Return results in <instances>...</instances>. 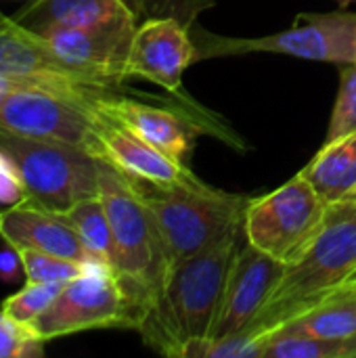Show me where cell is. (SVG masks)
I'll use <instances>...</instances> for the list:
<instances>
[{
	"label": "cell",
	"mask_w": 356,
	"mask_h": 358,
	"mask_svg": "<svg viewBox=\"0 0 356 358\" xmlns=\"http://www.w3.org/2000/svg\"><path fill=\"white\" fill-rule=\"evenodd\" d=\"M241 233L168 268L162 289L136 327L151 348L166 357H199L201 346L212 340Z\"/></svg>",
	"instance_id": "6da1fadb"
},
{
	"label": "cell",
	"mask_w": 356,
	"mask_h": 358,
	"mask_svg": "<svg viewBox=\"0 0 356 358\" xmlns=\"http://www.w3.org/2000/svg\"><path fill=\"white\" fill-rule=\"evenodd\" d=\"M355 273L356 201H338L329 206L325 222L308 250L285 268L250 329L271 338L292 317L346 285Z\"/></svg>",
	"instance_id": "7a4b0ae2"
},
{
	"label": "cell",
	"mask_w": 356,
	"mask_h": 358,
	"mask_svg": "<svg viewBox=\"0 0 356 358\" xmlns=\"http://www.w3.org/2000/svg\"><path fill=\"white\" fill-rule=\"evenodd\" d=\"M134 180V178H132ZM155 222L168 266L212 250L227 237L243 231L248 195L214 189L191 176L176 185L134 180Z\"/></svg>",
	"instance_id": "3957f363"
},
{
	"label": "cell",
	"mask_w": 356,
	"mask_h": 358,
	"mask_svg": "<svg viewBox=\"0 0 356 358\" xmlns=\"http://www.w3.org/2000/svg\"><path fill=\"white\" fill-rule=\"evenodd\" d=\"M99 195L115 241L113 271L130 296L141 323L151 300L162 289L170 266L151 212L134 180L105 159H101L99 170Z\"/></svg>",
	"instance_id": "277c9868"
},
{
	"label": "cell",
	"mask_w": 356,
	"mask_h": 358,
	"mask_svg": "<svg viewBox=\"0 0 356 358\" xmlns=\"http://www.w3.org/2000/svg\"><path fill=\"white\" fill-rule=\"evenodd\" d=\"M0 151L15 164L23 185L21 201L29 206L63 214L99 195L101 159L86 149L0 130Z\"/></svg>",
	"instance_id": "5b68a950"
},
{
	"label": "cell",
	"mask_w": 356,
	"mask_h": 358,
	"mask_svg": "<svg viewBox=\"0 0 356 358\" xmlns=\"http://www.w3.org/2000/svg\"><path fill=\"white\" fill-rule=\"evenodd\" d=\"M195 61L275 52L306 61L346 65L356 63V13H300L290 29L260 38H227L191 25Z\"/></svg>",
	"instance_id": "8992f818"
},
{
	"label": "cell",
	"mask_w": 356,
	"mask_h": 358,
	"mask_svg": "<svg viewBox=\"0 0 356 358\" xmlns=\"http://www.w3.org/2000/svg\"><path fill=\"white\" fill-rule=\"evenodd\" d=\"M327 210L329 203L300 172L269 195L250 201L243 235L256 250L290 266L319 235Z\"/></svg>",
	"instance_id": "52a82bcc"
},
{
	"label": "cell",
	"mask_w": 356,
	"mask_h": 358,
	"mask_svg": "<svg viewBox=\"0 0 356 358\" xmlns=\"http://www.w3.org/2000/svg\"><path fill=\"white\" fill-rule=\"evenodd\" d=\"M136 308L115 271L105 264H90L82 275L63 285L61 294L29 327L46 344L92 329H136Z\"/></svg>",
	"instance_id": "ba28073f"
},
{
	"label": "cell",
	"mask_w": 356,
	"mask_h": 358,
	"mask_svg": "<svg viewBox=\"0 0 356 358\" xmlns=\"http://www.w3.org/2000/svg\"><path fill=\"white\" fill-rule=\"evenodd\" d=\"M138 15L132 10L92 27L55 25L40 31L52 52L84 82L118 90L126 80V63L138 27Z\"/></svg>",
	"instance_id": "9c48e42d"
},
{
	"label": "cell",
	"mask_w": 356,
	"mask_h": 358,
	"mask_svg": "<svg viewBox=\"0 0 356 358\" xmlns=\"http://www.w3.org/2000/svg\"><path fill=\"white\" fill-rule=\"evenodd\" d=\"M193 63L195 42L191 27L172 17H147L134 31L126 80L143 78L170 94H180L183 73Z\"/></svg>",
	"instance_id": "30bf717a"
},
{
	"label": "cell",
	"mask_w": 356,
	"mask_h": 358,
	"mask_svg": "<svg viewBox=\"0 0 356 358\" xmlns=\"http://www.w3.org/2000/svg\"><path fill=\"white\" fill-rule=\"evenodd\" d=\"M285 268L287 264L256 250L252 243L241 245L227 277L220 315L210 342L250 329L281 281Z\"/></svg>",
	"instance_id": "8fae6325"
},
{
	"label": "cell",
	"mask_w": 356,
	"mask_h": 358,
	"mask_svg": "<svg viewBox=\"0 0 356 358\" xmlns=\"http://www.w3.org/2000/svg\"><path fill=\"white\" fill-rule=\"evenodd\" d=\"M94 107L101 115L126 126L130 132L183 164L195 136L204 130L201 122L191 120L185 109L153 107L134 99L118 96L115 92L101 94L94 101Z\"/></svg>",
	"instance_id": "7c38bea8"
},
{
	"label": "cell",
	"mask_w": 356,
	"mask_h": 358,
	"mask_svg": "<svg viewBox=\"0 0 356 358\" xmlns=\"http://www.w3.org/2000/svg\"><path fill=\"white\" fill-rule=\"evenodd\" d=\"M0 237L13 250L31 248L80 264H99L63 214L48 212L25 201L0 210Z\"/></svg>",
	"instance_id": "4fadbf2b"
},
{
	"label": "cell",
	"mask_w": 356,
	"mask_h": 358,
	"mask_svg": "<svg viewBox=\"0 0 356 358\" xmlns=\"http://www.w3.org/2000/svg\"><path fill=\"white\" fill-rule=\"evenodd\" d=\"M99 138L103 155L101 159L109 162L113 168L124 172L134 180H143L149 185H176L195 176L187 164L172 159L164 151L155 149L126 126L101 115L99 122Z\"/></svg>",
	"instance_id": "5bb4252c"
},
{
	"label": "cell",
	"mask_w": 356,
	"mask_h": 358,
	"mask_svg": "<svg viewBox=\"0 0 356 358\" xmlns=\"http://www.w3.org/2000/svg\"><path fill=\"white\" fill-rule=\"evenodd\" d=\"M0 73L84 82L52 52L40 34L4 15H0Z\"/></svg>",
	"instance_id": "9a60e30c"
},
{
	"label": "cell",
	"mask_w": 356,
	"mask_h": 358,
	"mask_svg": "<svg viewBox=\"0 0 356 358\" xmlns=\"http://www.w3.org/2000/svg\"><path fill=\"white\" fill-rule=\"evenodd\" d=\"M132 10L128 0H36L15 19L40 34L46 27H92Z\"/></svg>",
	"instance_id": "2e32d148"
},
{
	"label": "cell",
	"mask_w": 356,
	"mask_h": 358,
	"mask_svg": "<svg viewBox=\"0 0 356 358\" xmlns=\"http://www.w3.org/2000/svg\"><path fill=\"white\" fill-rule=\"evenodd\" d=\"M302 174L329 206L346 201L356 191V132L325 143Z\"/></svg>",
	"instance_id": "e0dca14e"
},
{
	"label": "cell",
	"mask_w": 356,
	"mask_h": 358,
	"mask_svg": "<svg viewBox=\"0 0 356 358\" xmlns=\"http://www.w3.org/2000/svg\"><path fill=\"white\" fill-rule=\"evenodd\" d=\"M277 331L304 334L327 340L356 338V289L348 283L298 313Z\"/></svg>",
	"instance_id": "ac0fdd59"
},
{
	"label": "cell",
	"mask_w": 356,
	"mask_h": 358,
	"mask_svg": "<svg viewBox=\"0 0 356 358\" xmlns=\"http://www.w3.org/2000/svg\"><path fill=\"white\" fill-rule=\"evenodd\" d=\"M63 216L76 229L82 243L88 248L94 260L113 271L115 268V241H113L111 222H109L101 195L78 201L67 212H63Z\"/></svg>",
	"instance_id": "d6986e66"
},
{
	"label": "cell",
	"mask_w": 356,
	"mask_h": 358,
	"mask_svg": "<svg viewBox=\"0 0 356 358\" xmlns=\"http://www.w3.org/2000/svg\"><path fill=\"white\" fill-rule=\"evenodd\" d=\"M356 338L327 340L304 334L275 331L262 358H355Z\"/></svg>",
	"instance_id": "ffe728a7"
},
{
	"label": "cell",
	"mask_w": 356,
	"mask_h": 358,
	"mask_svg": "<svg viewBox=\"0 0 356 358\" xmlns=\"http://www.w3.org/2000/svg\"><path fill=\"white\" fill-rule=\"evenodd\" d=\"M21 260L23 279L36 281V283H67L82 275L90 264H80L76 260H67L48 252L31 250V248H19L15 250Z\"/></svg>",
	"instance_id": "44dd1931"
},
{
	"label": "cell",
	"mask_w": 356,
	"mask_h": 358,
	"mask_svg": "<svg viewBox=\"0 0 356 358\" xmlns=\"http://www.w3.org/2000/svg\"><path fill=\"white\" fill-rule=\"evenodd\" d=\"M65 283H36V281H25V285L8 296L2 302V310L13 317L19 323L29 325L34 319H38L50 304L52 300L61 294Z\"/></svg>",
	"instance_id": "7402d4cb"
},
{
	"label": "cell",
	"mask_w": 356,
	"mask_h": 358,
	"mask_svg": "<svg viewBox=\"0 0 356 358\" xmlns=\"http://www.w3.org/2000/svg\"><path fill=\"white\" fill-rule=\"evenodd\" d=\"M353 132H356V63H346L340 71V90L325 143L338 141Z\"/></svg>",
	"instance_id": "603a6c76"
},
{
	"label": "cell",
	"mask_w": 356,
	"mask_h": 358,
	"mask_svg": "<svg viewBox=\"0 0 356 358\" xmlns=\"http://www.w3.org/2000/svg\"><path fill=\"white\" fill-rule=\"evenodd\" d=\"M44 342L38 340L34 329L15 321L0 308V358H29L44 352Z\"/></svg>",
	"instance_id": "cb8c5ba5"
},
{
	"label": "cell",
	"mask_w": 356,
	"mask_h": 358,
	"mask_svg": "<svg viewBox=\"0 0 356 358\" xmlns=\"http://www.w3.org/2000/svg\"><path fill=\"white\" fill-rule=\"evenodd\" d=\"M134 13L143 19L147 17H172L187 27L197 23V17L212 8L216 0H128Z\"/></svg>",
	"instance_id": "d4e9b609"
},
{
	"label": "cell",
	"mask_w": 356,
	"mask_h": 358,
	"mask_svg": "<svg viewBox=\"0 0 356 358\" xmlns=\"http://www.w3.org/2000/svg\"><path fill=\"white\" fill-rule=\"evenodd\" d=\"M23 199V185L15 164L0 151V203L13 206Z\"/></svg>",
	"instance_id": "484cf974"
},
{
	"label": "cell",
	"mask_w": 356,
	"mask_h": 358,
	"mask_svg": "<svg viewBox=\"0 0 356 358\" xmlns=\"http://www.w3.org/2000/svg\"><path fill=\"white\" fill-rule=\"evenodd\" d=\"M19 273L23 275L19 254H17L13 248L6 245V250L0 252V279H2V281H13Z\"/></svg>",
	"instance_id": "4316f807"
},
{
	"label": "cell",
	"mask_w": 356,
	"mask_h": 358,
	"mask_svg": "<svg viewBox=\"0 0 356 358\" xmlns=\"http://www.w3.org/2000/svg\"><path fill=\"white\" fill-rule=\"evenodd\" d=\"M29 80H34V78H31V76H8V73H0V105L4 103V99H6L13 90L21 88V86L27 84Z\"/></svg>",
	"instance_id": "83f0119b"
},
{
	"label": "cell",
	"mask_w": 356,
	"mask_h": 358,
	"mask_svg": "<svg viewBox=\"0 0 356 358\" xmlns=\"http://www.w3.org/2000/svg\"><path fill=\"white\" fill-rule=\"evenodd\" d=\"M336 2H338L342 8H344V6H350V4H353V2H356V0H336Z\"/></svg>",
	"instance_id": "f1b7e54d"
},
{
	"label": "cell",
	"mask_w": 356,
	"mask_h": 358,
	"mask_svg": "<svg viewBox=\"0 0 356 358\" xmlns=\"http://www.w3.org/2000/svg\"><path fill=\"white\" fill-rule=\"evenodd\" d=\"M346 201H356V191L350 195V197H348V199H346Z\"/></svg>",
	"instance_id": "f546056e"
},
{
	"label": "cell",
	"mask_w": 356,
	"mask_h": 358,
	"mask_svg": "<svg viewBox=\"0 0 356 358\" xmlns=\"http://www.w3.org/2000/svg\"><path fill=\"white\" fill-rule=\"evenodd\" d=\"M348 285H350V287H355V289H356V279H353V281H348Z\"/></svg>",
	"instance_id": "4dcf8cb0"
},
{
	"label": "cell",
	"mask_w": 356,
	"mask_h": 358,
	"mask_svg": "<svg viewBox=\"0 0 356 358\" xmlns=\"http://www.w3.org/2000/svg\"><path fill=\"white\" fill-rule=\"evenodd\" d=\"M353 279H356V273H355V277H353ZM353 279H350V281H353Z\"/></svg>",
	"instance_id": "1f68e13d"
}]
</instances>
